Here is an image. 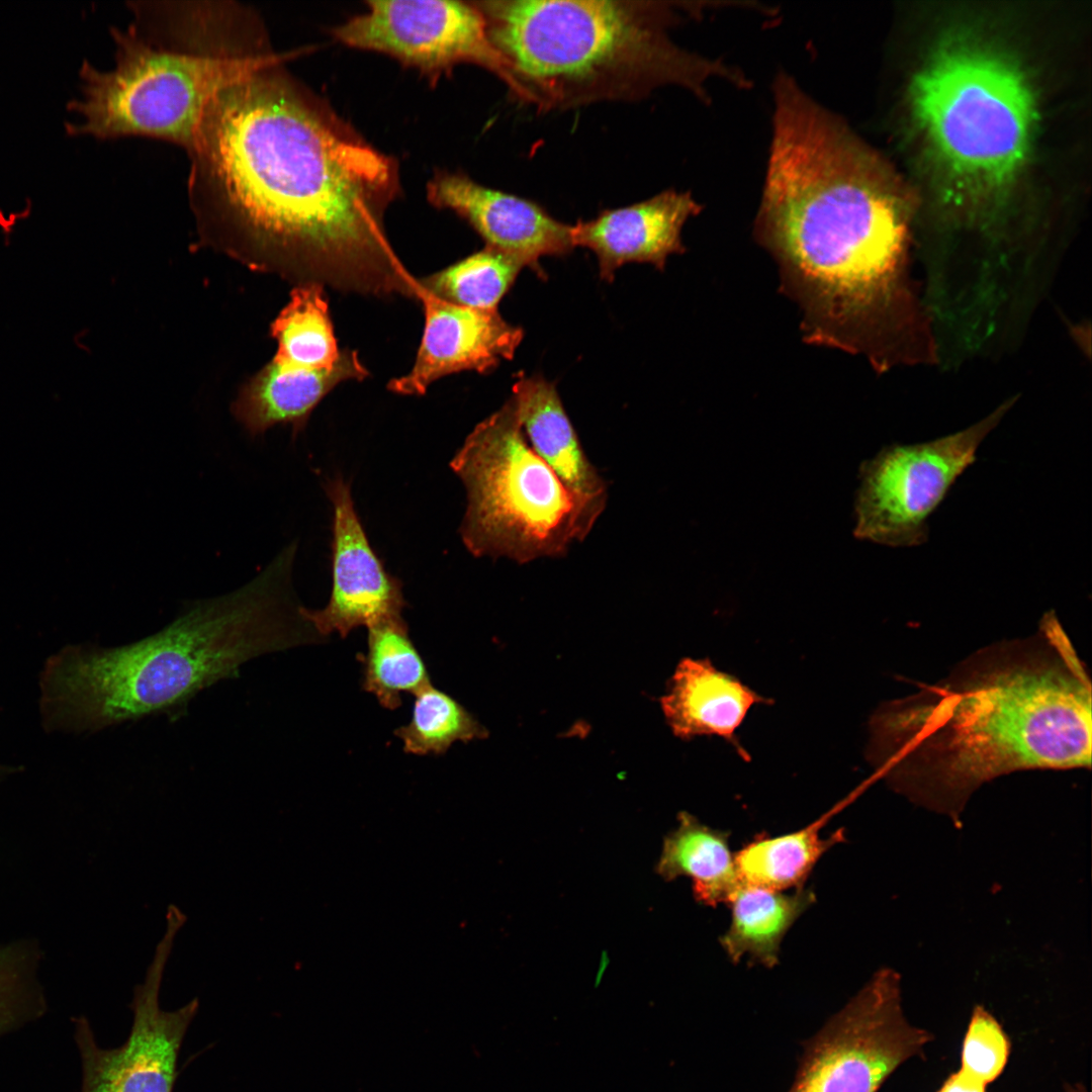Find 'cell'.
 <instances>
[{
  "instance_id": "14",
  "label": "cell",
  "mask_w": 1092,
  "mask_h": 1092,
  "mask_svg": "<svg viewBox=\"0 0 1092 1092\" xmlns=\"http://www.w3.org/2000/svg\"><path fill=\"white\" fill-rule=\"evenodd\" d=\"M429 201L454 211L483 239L485 246L521 261L541 278L544 256H564L573 248L570 225L551 216L539 204L485 187L469 177L438 172L427 187Z\"/></svg>"
},
{
  "instance_id": "29",
  "label": "cell",
  "mask_w": 1092,
  "mask_h": 1092,
  "mask_svg": "<svg viewBox=\"0 0 1092 1092\" xmlns=\"http://www.w3.org/2000/svg\"><path fill=\"white\" fill-rule=\"evenodd\" d=\"M937 1092H986V1085L959 1070L944 1081Z\"/></svg>"
},
{
  "instance_id": "30",
  "label": "cell",
  "mask_w": 1092,
  "mask_h": 1092,
  "mask_svg": "<svg viewBox=\"0 0 1092 1092\" xmlns=\"http://www.w3.org/2000/svg\"><path fill=\"white\" fill-rule=\"evenodd\" d=\"M22 770V766L0 762V782Z\"/></svg>"
},
{
  "instance_id": "20",
  "label": "cell",
  "mask_w": 1092,
  "mask_h": 1092,
  "mask_svg": "<svg viewBox=\"0 0 1092 1092\" xmlns=\"http://www.w3.org/2000/svg\"><path fill=\"white\" fill-rule=\"evenodd\" d=\"M804 886L793 893L742 885L730 900L731 922L720 937L729 959L771 968L779 963L781 943L795 921L815 902Z\"/></svg>"
},
{
  "instance_id": "7",
  "label": "cell",
  "mask_w": 1092,
  "mask_h": 1092,
  "mask_svg": "<svg viewBox=\"0 0 1092 1092\" xmlns=\"http://www.w3.org/2000/svg\"><path fill=\"white\" fill-rule=\"evenodd\" d=\"M450 467L466 491L459 535L474 557L561 558L598 522L530 447L512 397L473 428Z\"/></svg>"
},
{
  "instance_id": "15",
  "label": "cell",
  "mask_w": 1092,
  "mask_h": 1092,
  "mask_svg": "<svg viewBox=\"0 0 1092 1092\" xmlns=\"http://www.w3.org/2000/svg\"><path fill=\"white\" fill-rule=\"evenodd\" d=\"M420 302L423 337L410 372L388 382L394 393L423 395L443 376L466 370L490 372L512 359L522 342V329L506 322L497 310L458 306L426 294Z\"/></svg>"
},
{
  "instance_id": "3",
  "label": "cell",
  "mask_w": 1092,
  "mask_h": 1092,
  "mask_svg": "<svg viewBox=\"0 0 1092 1092\" xmlns=\"http://www.w3.org/2000/svg\"><path fill=\"white\" fill-rule=\"evenodd\" d=\"M296 543L250 582L192 603L161 631L134 643L69 644L38 678V713L50 734L96 733L146 716L178 719L202 690L239 675L266 653L311 639L292 589Z\"/></svg>"
},
{
  "instance_id": "1",
  "label": "cell",
  "mask_w": 1092,
  "mask_h": 1092,
  "mask_svg": "<svg viewBox=\"0 0 1092 1092\" xmlns=\"http://www.w3.org/2000/svg\"><path fill=\"white\" fill-rule=\"evenodd\" d=\"M282 60L261 52L212 94L187 150L191 195L274 247L298 285L418 301V280L385 231L397 162Z\"/></svg>"
},
{
  "instance_id": "10",
  "label": "cell",
  "mask_w": 1092,
  "mask_h": 1092,
  "mask_svg": "<svg viewBox=\"0 0 1092 1092\" xmlns=\"http://www.w3.org/2000/svg\"><path fill=\"white\" fill-rule=\"evenodd\" d=\"M1010 404L963 431L924 443L888 446L863 462L854 535L893 547L924 543L927 519L975 461L980 444Z\"/></svg>"
},
{
  "instance_id": "11",
  "label": "cell",
  "mask_w": 1092,
  "mask_h": 1092,
  "mask_svg": "<svg viewBox=\"0 0 1092 1092\" xmlns=\"http://www.w3.org/2000/svg\"><path fill=\"white\" fill-rule=\"evenodd\" d=\"M367 5L365 13L333 29L340 42L386 54L435 78L471 63L496 75L516 98V82L474 2L376 0Z\"/></svg>"
},
{
  "instance_id": "6",
  "label": "cell",
  "mask_w": 1092,
  "mask_h": 1092,
  "mask_svg": "<svg viewBox=\"0 0 1092 1092\" xmlns=\"http://www.w3.org/2000/svg\"><path fill=\"white\" fill-rule=\"evenodd\" d=\"M132 20L111 27V70L84 60L83 100L67 109L84 117L65 123L71 135L99 140L159 138L188 150L203 109L248 59L269 46L259 17L234 2H134Z\"/></svg>"
},
{
  "instance_id": "13",
  "label": "cell",
  "mask_w": 1092,
  "mask_h": 1092,
  "mask_svg": "<svg viewBox=\"0 0 1092 1092\" xmlns=\"http://www.w3.org/2000/svg\"><path fill=\"white\" fill-rule=\"evenodd\" d=\"M325 492L332 506V589L321 610L300 606L315 633L345 638L360 626L401 616L406 602L401 580L391 574L370 544L356 511L351 483L342 475L328 479Z\"/></svg>"
},
{
  "instance_id": "26",
  "label": "cell",
  "mask_w": 1092,
  "mask_h": 1092,
  "mask_svg": "<svg viewBox=\"0 0 1092 1092\" xmlns=\"http://www.w3.org/2000/svg\"><path fill=\"white\" fill-rule=\"evenodd\" d=\"M394 735L406 753L440 755L456 741L483 739L488 732L460 702L431 682L415 694L412 718Z\"/></svg>"
},
{
  "instance_id": "8",
  "label": "cell",
  "mask_w": 1092,
  "mask_h": 1092,
  "mask_svg": "<svg viewBox=\"0 0 1092 1092\" xmlns=\"http://www.w3.org/2000/svg\"><path fill=\"white\" fill-rule=\"evenodd\" d=\"M921 128L948 173L993 190L1019 170L1034 122L1030 89L1008 61L974 48L947 50L914 85Z\"/></svg>"
},
{
  "instance_id": "28",
  "label": "cell",
  "mask_w": 1092,
  "mask_h": 1092,
  "mask_svg": "<svg viewBox=\"0 0 1092 1092\" xmlns=\"http://www.w3.org/2000/svg\"><path fill=\"white\" fill-rule=\"evenodd\" d=\"M1010 1040L998 1020L982 1005L972 1011L962 1046L961 1071L988 1085L1004 1070Z\"/></svg>"
},
{
  "instance_id": "12",
  "label": "cell",
  "mask_w": 1092,
  "mask_h": 1092,
  "mask_svg": "<svg viewBox=\"0 0 1092 1092\" xmlns=\"http://www.w3.org/2000/svg\"><path fill=\"white\" fill-rule=\"evenodd\" d=\"M161 968L136 988L133 1021L126 1040L103 1049L88 1019H74L82 1065L81 1092H173L183 1039L198 1010L197 1000L174 1010L159 1005Z\"/></svg>"
},
{
  "instance_id": "21",
  "label": "cell",
  "mask_w": 1092,
  "mask_h": 1092,
  "mask_svg": "<svg viewBox=\"0 0 1092 1092\" xmlns=\"http://www.w3.org/2000/svg\"><path fill=\"white\" fill-rule=\"evenodd\" d=\"M657 873L666 881L690 877L695 898L707 906L729 903L743 885L729 847V833L687 812L679 814L678 826L664 839Z\"/></svg>"
},
{
  "instance_id": "19",
  "label": "cell",
  "mask_w": 1092,
  "mask_h": 1092,
  "mask_svg": "<svg viewBox=\"0 0 1092 1092\" xmlns=\"http://www.w3.org/2000/svg\"><path fill=\"white\" fill-rule=\"evenodd\" d=\"M768 699L708 659L684 658L660 705L673 734L682 739L716 735L735 743V731L749 710Z\"/></svg>"
},
{
  "instance_id": "22",
  "label": "cell",
  "mask_w": 1092,
  "mask_h": 1092,
  "mask_svg": "<svg viewBox=\"0 0 1092 1092\" xmlns=\"http://www.w3.org/2000/svg\"><path fill=\"white\" fill-rule=\"evenodd\" d=\"M847 803L848 800L842 801L800 830L776 837H759L743 846L734 855L741 883L775 891L803 887L823 854L844 840L842 829L826 838L821 837L820 831Z\"/></svg>"
},
{
  "instance_id": "24",
  "label": "cell",
  "mask_w": 1092,
  "mask_h": 1092,
  "mask_svg": "<svg viewBox=\"0 0 1092 1092\" xmlns=\"http://www.w3.org/2000/svg\"><path fill=\"white\" fill-rule=\"evenodd\" d=\"M271 335L277 341L273 360L279 363L311 369L330 368L341 354L328 298L321 285H297L272 323Z\"/></svg>"
},
{
  "instance_id": "2",
  "label": "cell",
  "mask_w": 1092,
  "mask_h": 1092,
  "mask_svg": "<svg viewBox=\"0 0 1092 1092\" xmlns=\"http://www.w3.org/2000/svg\"><path fill=\"white\" fill-rule=\"evenodd\" d=\"M867 758L911 803L954 825L984 784L1091 764V680L1053 611L1035 633L991 644L933 685L881 704Z\"/></svg>"
},
{
  "instance_id": "9",
  "label": "cell",
  "mask_w": 1092,
  "mask_h": 1092,
  "mask_svg": "<svg viewBox=\"0 0 1092 1092\" xmlns=\"http://www.w3.org/2000/svg\"><path fill=\"white\" fill-rule=\"evenodd\" d=\"M932 1038L906 1017L899 973L882 968L810 1040L789 1092H877Z\"/></svg>"
},
{
  "instance_id": "4",
  "label": "cell",
  "mask_w": 1092,
  "mask_h": 1092,
  "mask_svg": "<svg viewBox=\"0 0 1092 1092\" xmlns=\"http://www.w3.org/2000/svg\"><path fill=\"white\" fill-rule=\"evenodd\" d=\"M506 60L519 101L539 110L633 101L679 86L704 102L707 84L747 88L742 71L669 37L679 3L647 0L476 1Z\"/></svg>"
},
{
  "instance_id": "16",
  "label": "cell",
  "mask_w": 1092,
  "mask_h": 1092,
  "mask_svg": "<svg viewBox=\"0 0 1092 1092\" xmlns=\"http://www.w3.org/2000/svg\"><path fill=\"white\" fill-rule=\"evenodd\" d=\"M702 211L689 192L662 191L644 201L605 209L589 220L570 225L574 247L593 251L600 277L613 281L617 269L630 262L650 263L663 270L667 258L681 254L685 223Z\"/></svg>"
},
{
  "instance_id": "17",
  "label": "cell",
  "mask_w": 1092,
  "mask_h": 1092,
  "mask_svg": "<svg viewBox=\"0 0 1092 1092\" xmlns=\"http://www.w3.org/2000/svg\"><path fill=\"white\" fill-rule=\"evenodd\" d=\"M511 397L530 447L598 521L607 507L608 485L587 457L555 383L541 375L521 376Z\"/></svg>"
},
{
  "instance_id": "5",
  "label": "cell",
  "mask_w": 1092,
  "mask_h": 1092,
  "mask_svg": "<svg viewBox=\"0 0 1092 1092\" xmlns=\"http://www.w3.org/2000/svg\"><path fill=\"white\" fill-rule=\"evenodd\" d=\"M906 213L893 181L821 188L754 222L801 311L812 345L886 359L906 249Z\"/></svg>"
},
{
  "instance_id": "23",
  "label": "cell",
  "mask_w": 1092,
  "mask_h": 1092,
  "mask_svg": "<svg viewBox=\"0 0 1092 1092\" xmlns=\"http://www.w3.org/2000/svg\"><path fill=\"white\" fill-rule=\"evenodd\" d=\"M367 629L362 688L383 708L395 710L401 706L403 693L415 695L431 684L426 662L401 616L379 620Z\"/></svg>"
},
{
  "instance_id": "27",
  "label": "cell",
  "mask_w": 1092,
  "mask_h": 1092,
  "mask_svg": "<svg viewBox=\"0 0 1092 1092\" xmlns=\"http://www.w3.org/2000/svg\"><path fill=\"white\" fill-rule=\"evenodd\" d=\"M38 949L30 941L0 948V1037L38 1019L47 1010L35 977Z\"/></svg>"
},
{
  "instance_id": "18",
  "label": "cell",
  "mask_w": 1092,
  "mask_h": 1092,
  "mask_svg": "<svg viewBox=\"0 0 1092 1092\" xmlns=\"http://www.w3.org/2000/svg\"><path fill=\"white\" fill-rule=\"evenodd\" d=\"M368 375L358 352L351 349L341 350L330 368L295 367L272 359L243 387L234 403V415L252 437L278 424L291 425L295 437L337 385L362 381Z\"/></svg>"
},
{
  "instance_id": "25",
  "label": "cell",
  "mask_w": 1092,
  "mask_h": 1092,
  "mask_svg": "<svg viewBox=\"0 0 1092 1092\" xmlns=\"http://www.w3.org/2000/svg\"><path fill=\"white\" fill-rule=\"evenodd\" d=\"M524 267L514 256L484 246L441 271L418 278V282L421 295L458 306L496 310Z\"/></svg>"
}]
</instances>
